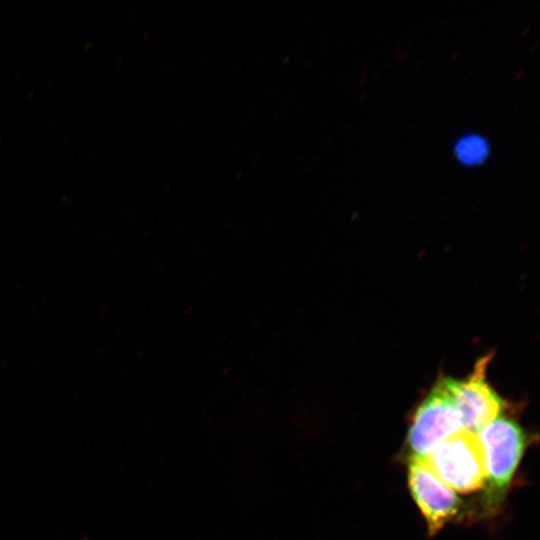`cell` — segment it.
<instances>
[{
	"label": "cell",
	"mask_w": 540,
	"mask_h": 540,
	"mask_svg": "<svg viewBox=\"0 0 540 540\" xmlns=\"http://www.w3.org/2000/svg\"><path fill=\"white\" fill-rule=\"evenodd\" d=\"M463 430L442 378L417 407L408 431L410 457L425 460L442 442Z\"/></svg>",
	"instance_id": "obj_3"
},
{
	"label": "cell",
	"mask_w": 540,
	"mask_h": 540,
	"mask_svg": "<svg viewBox=\"0 0 540 540\" xmlns=\"http://www.w3.org/2000/svg\"><path fill=\"white\" fill-rule=\"evenodd\" d=\"M491 354L480 358L472 373L463 380L442 377L451 400L460 414L463 429L477 433L499 416L505 401L486 381Z\"/></svg>",
	"instance_id": "obj_4"
},
{
	"label": "cell",
	"mask_w": 540,
	"mask_h": 540,
	"mask_svg": "<svg viewBox=\"0 0 540 540\" xmlns=\"http://www.w3.org/2000/svg\"><path fill=\"white\" fill-rule=\"evenodd\" d=\"M408 482L413 499L426 519L431 534L443 528L459 513L460 499L424 460L409 457Z\"/></svg>",
	"instance_id": "obj_5"
},
{
	"label": "cell",
	"mask_w": 540,
	"mask_h": 540,
	"mask_svg": "<svg viewBox=\"0 0 540 540\" xmlns=\"http://www.w3.org/2000/svg\"><path fill=\"white\" fill-rule=\"evenodd\" d=\"M486 472V503L496 507L507 492L526 447V435L512 418L497 416L477 432Z\"/></svg>",
	"instance_id": "obj_1"
},
{
	"label": "cell",
	"mask_w": 540,
	"mask_h": 540,
	"mask_svg": "<svg viewBox=\"0 0 540 540\" xmlns=\"http://www.w3.org/2000/svg\"><path fill=\"white\" fill-rule=\"evenodd\" d=\"M424 461L454 492L470 493L485 485L484 457L477 433L459 431L442 442Z\"/></svg>",
	"instance_id": "obj_2"
},
{
	"label": "cell",
	"mask_w": 540,
	"mask_h": 540,
	"mask_svg": "<svg viewBox=\"0 0 540 540\" xmlns=\"http://www.w3.org/2000/svg\"><path fill=\"white\" fill-rule=\"evenodd\" d=\"M490 146L487 140L476 134H467L458 139L454 154L458 161L467 166L482 164L489 156Z\"/></svg>",
	"instance_id": "obj_6"
}]
</instances>
